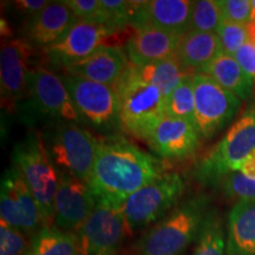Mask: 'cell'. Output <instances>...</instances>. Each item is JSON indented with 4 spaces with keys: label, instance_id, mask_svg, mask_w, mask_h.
<instances>
[{
    "label": "cell",
    "instance_id": "603a6c76",
    "mask_svg": "<svg viewBox=\"0 0 255 255\" xmlns=\"http://www.w3.org/2000/svg\"><path fill=\"white\" fill-rule=\"evenodd\" d=\"M201 73L209 76L241 101L250 100L254 92L255 82L244 71L234 57L226 53L213 60Z\"/></svg>",
    "mask_w": 255,
    "mask_h": 255
},
{
    "label": "cell",
    "instance_id": "ffe728a7",
    "mask_svg": "<svg viewBox=\"0 0 255 255\" xmlns=\"http://www.w3.org/2000/svg\"><path fill=\"white\" fill-rule=\"evenodd\" d=\"M129 63L123 47L104 45L88 58L65 68L64 72L114 87L126 72Z\"/></svg>",
    "mask_w": 255,
    "mask_h": 255
},
{
    "label": "cell",
    "instance_id": "277c9868",
    "mask_svg": "<svg viewBox=\"0 0 255 255\" xmlns=\"http://www.w3.org/2000/svg\"><path fill=\"white\" fill-rule=\"evenodd\" d=\"M255 150V105L248 108L216 144L200 159L195 178L205 186L218 183L240 170L244 161Z\"/></svg>",
    "mask_w": 255,
    "mask_h": 255
},
{
    "label": "cell",
    "instance_id": "52a82bcc",
    "mask_svg": "<svg viewBox=\"0 0 255 255\" xmlns=\"http://www.w3.org/2000/svg\"><path fill=\"white\" fill-rule=\"evenodd\" d=\"M18 108L23 119L31 122L45 121L47 127L58 123L83 122L76 110L68 89L60 76L45 68L32 69L28 72L27 95Z\"/></svg>",
    "mask_w": 255,
    "mask_h": 255
},
{
    "label": "cell",
    "instance_id": "7c38bea8",
    "mask_svg": "<svg viewBox=\"0 0 255 255\" xmlns=\"http://www.w3.org/2000/svg\"><path fill=\"white\" fill-rule=\"evenodd\" d=\"M0 216L1 221L30 237L44 226L36 199L13 165L6 169L1 177Z\"/></svg>",
    "mask_w": 255,
    "mask_h": 255
},
{
    "label": "cell",
    "instance_id": "f546056e",
    "mask_svg": "<svg viewBox=\"0 0 255 255\" xmlns=\"http://www.w3.org/2000/svg\"><path fill=\"white\" fill-rule=\"evenodd\" d=\"M226 196L238 201H255V178L242 175L240 171L223 177L218 183Z\"/></svg>",
    "mask_w": 255,
    "mask_h": 255
},
{
    "label": "cell",
    "instance_id": "4dcf8cb0",
    "mask_svg": "<svg viewBox=\"0 0 255 255\" xmlns=\"http://www.w3.org/2000/svg\"><path fill=\"white\" fill-rule=\"evenodd\" d=\"M0 222V255H24L30 244L26 234L4 221Z\"/></svg>",
    "mask_w": 255,
    "mask_h": 255
},
{
    "label": "cell",
    "instance_id": "e0dca14e",
    "mask_svg": "<svg viewBox=\"0 0 255 255\" xmlns=\"http://www.w3.org/2000/svg\"><path fill=\"white\" fill-rule=\"evenodd\" d=\"M200 138V133L193 123L165 115L146 143L159 157L183 159L197 150Z\"/></svg>",
    "mask_w": 255,
    "mask_h": 255
},
{
    "label": "cell",
    "instance_id": "6da1fadb",
    "mask_svg": "<svg viewBox=\"0 0 255 255\" xmlns=\"http://www.w3.org/2000/svg\"><path fill=\"white\" fill-rule=\"evenodd\" d=\"M162 174L163 162L116 133L100 139L88 183L96 202L122 208L128 197Z\"/></svg>",
    "mask_w": 255,
    "mask_h": 255
},
{
    "label": "cell",
    "instance_id": "484cf974",
    "mask_svg": "<svg viewBox=\"0 0 255 255\" xmlns=\"http://www.w3.org/2000/svg\"><path fill=\"white\" fill-rule=\"evenodd\" d=\"M226 238L223 220L215 209H210L191 255H226Z\"/></svg>",
    "mask_w": 255,
    "mask_h": 255
},
{
    "label": "cell",
    "instance_id": "d6a6232c",
    "mask_svg": "<svg viewBox=\"0 0 255 255\" xmlns=\"http://www.w3.org/2000/svg\"><path fill=\"white\" fill-rule=\"evenodd\" d=\"M225 20L248 25L252 21V0H218Z\"/></svg>",
    "mask_w": 255,
    "mask_h": 255
},
{
    "label": "cell",
    "instance_id": "9c48e42d",
    "mask_svg": "<svg viewBox=\"0 0 255 255\" xmlns=\"http://www.w3.org/2000/svg\"><path fill=\"white\" fill-rule=\"evenodd\" d=\"M78 111L83 124L104 135H116L122 129L119 98L114 87L64 72L60 76Z\"/></svg>",
    "mask_w": 255,
    "mask_h": 255
},
{
    "label": "cell",
    "instance_id": "2e32d148",
    "mask_svg": "<svg viewBox=\"0 0 255 255\" xmlns=\"http://www.w3.org/2000/svg\"><path fill=\"white\" fill-rule=\"evenodd\" d=\"M31 45L21 39L1 44L0 52V85L1 100L9 110L18 108L27 95V68Z\"/></svg>",
    "mask_w": 255,
    "mask_h": 255
},
{
    "label": "cell",
    "instance_id": "f35d334b",
    "mask_svg": "<svg viewBox=\"0 0 255 255\" xmlns=\"http://www.w3.org/2000/svg\"><path fill=\"white\" fill-rule=\"evenodd\" d=\"M255 19V0H252V20Z\"/></svg>",
    "mask_w": 255,
    "mask_h": 255
},
{
    "label": "cell",
    "instance_id": "4316f807",
    "mask_svg": "<svg viewBox=\"0 0 255 255\" xmlns=\"http://www.w3.org/2000/svg\"><path fill=\"white\" fill-rule=\"evenodd\" d=\"M191 75L193 73L165 97V115L188 121L195 126V96Z\"/></svg>",
    "mask_w": 255,
    "mask_h": 255
},
{
    "label": "cell",
    "instance_id": "7402d4cb",
    "mask_svg": "<svg viewBox=\"0 0 255 255\" xmlns=\"http://www.w3.org/2000/svg\"><path fill=\"white\" fill-rule=\"evenodd\" d=\"M222 53V44L218 33L188 31L175 56L188 72L201 73Z\"/></svg>",
    "mask_w": 255,
    "mask_h": 255
},
{
    "label": "cell",
    "instance_id": "ac0fdd59",
    "mask_svg": "<svg viewBox=\"0 0 255 255\" xmlns=\"http://www.w3.org/2000/svg\"><path fill=\"white\" fill-rule=\"evenodd\" d=\"M77 20L64 1H50L39 13L27 19L23 36L31 46L46 49L57 43Z\"/></svg>",
    "mask_w": 255,
    "mask_h": 255
},
{
    "label": "cell",
    "instance_id": "4fadbf2b",
    "mask_svg": "<svg viewBox=\"0 0 255 255\" xmlns=\"http://www.w3.org/2000/svg\"><path fill=\"white\" fill-rule=\"evenodd\" d=\"M115 33L116 30L103 23L77 20L57 43L44 49V52L51 64L64 70L107 45L105 41Z\"/></svg>",
    "mask_w": 255,
    "mask_h": 255
},
{
    "label": "cell",
    "instance_id": "7a4b0ae2",
    "mask_svg": "<svg viewBox=\"0 0 255 255\" xmlns=\"http://www.w3.org/2000/svg\"><path fill=\"white\" fill-rule=\"evenodd\" d=\"M210 209V200L205 195L191 196L178 203L142 235L135 255H182L197 241Z\"/></svg>",
    "mask_w": 255,
    "mask_h": 255
},
{
    "label": "cell",
    "instance_id": "d6986e66",
    "mask_svg": "<svg viewBox=\"0 0 255 255\" xmlns=\"http://www.w3.org/2000/svg\"><path fill=\"white\" fill-rule=\"evenodd\" d=\"M183 36L154 27L135 28L127 40L126 53L130 64L143 66L174 57Z\"/></svg>",
    "mask_w": 255,
    "mask_h": 255
},
{
    "label": "cell",
    "instance_id": "30bf717a",
    "mask_svg": "<svg viewBox=\"0 0 255 255\" xmlns=\"http://www.w3.org/2000/svg\"><path fill=\"white\" fill-rule=\"evenodd\" d=\"M195 96V127L205 139L213 138L225 129L241 107V100L223 89L205 73H193Z\"/></svg>",
    "mask_w": 255,
    "mask_h": 255
},
{
    "label": "cell",
    "instance_id": "3957f363",
    "mask_svg": "<svg viewBox=\"0 0 255 255\" xmlns=\"http://www.w3.org/2000/svg\"><path fill=\"white\" fill-rule=\"evenodd\" d=\"M114 89L119 98L122 129L146 143L159 121L165 116V96L157 88L137 77L130 63Z\"/></svg>",
    "mask_w": 255,
    "mask_h": 255
},
{
    "label": "cell",
    "instance_id": "8992f818",
    "mask_svg": "<svg viewBox=\"0 0 255 255\" xmlns=\"http://www.w3.org/2000/svg\"><path fill=\"white\" fill-rule=\"evenodd\" d=\"M41 137L57 173L88 182L100 139L77 123H58L47 127Z\"/></svg>",
    "mask_w": 255,
    "mask_h": 255
},
{
    "label": "cell",
    "instance_id": "d4e9b609",
    "mask_svg": "<svg viewBox=\"0 0 255 255\" xmlns=\"http://www.w3.org/2000/svg\"><path fill=\"white\" fill-rule=\"evenodd\" d=\"M24 255H82L77 235L43 226L31 237Z\"/></svg>",
    "mask_w": 255,
    "mask_h": 255
},
{
    "label": "cell",
    "instance_id": "ba28073f",
    "mask_svg": "<svg viewBox=\"0 0 255 255\" xmlns=\"http://www.w3.org/2000/svg\"><path fill=\"white\" fill-rule=\"evenodd\" d=\"M184 190L186 182L178 173L162 174L137 190L122 206L128 231H141L163 219L178 205Z\"/></svg>",
    "mask_w": 255,
    "mask_h": 255
},
{
    "label": "cell",
    "instance_id": "cb8c5ba5",
    "mask_svg": "<svg viewBox=\"0 0 255 255\" xmlns=\"http://www.w3.org/2000/svg\"><path fill=\"white\" fill-rule=\"evenodd\" d=\"M131 68L137 77L157 88L165 97L190 75V72L181 65L176 56L143 66H135L131 64Z\"/></svg>",
    "mask_w": 255,
    "mask_h": 255
},
{
    "label": "cell",
    "instance_id": "1f68e13d",
    "mask_svg": "<svg viewBox=\"0 0 255 255\" xmlns=\"http://www.w3.org/2000/svg\"><path fill=\"white\" fill-rule=\"evenodd\" d=\"M105 24L117 32L130 25L131 2L124 0H101Z\"/></svg>",
    "mask_w": 255,
    "mask_h": 255
},
{
    "label": "cell",
    "instance_id": "83f0119b",
    "mask_svg": "<svg viewBox=\"0 0 255 255\" xmlns=\"http://www.w3.org/2000/svg\"><path fill=\"white\" fill-rule=\"evenodd\" d=\"M223 20L218 0H199L193 1L189 31L218 33Z\"/></svg>",
    "mask_w": 255,
    "mask_h": 255
},
{
    "label": "cell",
    "instance_id": "f1b7e54d",
    "mask_svg": "<svg viewBox=\"0 0 255 255\" xmlns=\"http://www.w3.org/2000/svg\"><path fill=\"white\" fill-rule=\"evenodd\" d=\"M218 36L221 40L223 53L234 57L235 53L250 40L248 25L232 23L223 19L218 30Z\"/></svg>",
    "mask_w": 255,
    "mask_h": 255
},
{
    "label": "cell",
    "instance_id": "5bb4252c",
    "mask_svg": "<svg viewBox=\"0 0 255 255\" xmlns=\"http://www.w3.org/2000/svg\"><path fill=\"white\" fill-rule=\"evenodd\" d=\"M96 207V199L87 181L58 174L53 226L62 232L77 234Z\"/></svg>",
    "mask_w": 255,
    "mask_h": 255
},
{
    "label": "cell",
    "instance_id": "836d02e7",
    "mask_svg": "<svg viewBox=\"0 0 255 255\" xmlns=\"http://www.w3.org/2000/svg\"><path fill=\"white\" fill-rule=\"evenodd\" d=\"M64 4L69 6L78 20L97 21L105 24L101 0H65Z\"/></svg>",
    "mask_w": 255,
    "mask_h": 255
},
{
    "label": "cell",
    "instance_id": "44dd1931",
    "mask_svg": "<svg viewBox=\"0 0 255 255\" xmlns=\"http://www.w3.org/2000/svg\"><path fill=\"white\" fill-rule=\"evenodd\" d=\"M226 255H255V201H238L229 212Z\"/></svg>",
    "mask_w": 255,
    "mask_h": 255
},
{
    "label": "cell",
    "instance_id": "74e56055",
    "mask_svg": "<svg viewBox=\"0 0 255 255\" xmlns=\"http://www.w3.org/2000/svg\"><path fill=\"white\" fill-rule=\"evenodd\" d=\"M248 34H250V40L255 44V19L248 24Z\"/></svg>",
    "mask_w": 255,
    "mask_h": 255
},
{
    "label": "cell",
    "instance_id": "e575fe53",
    "mask_svg": "<svg viewBox=\"0 0 255 255\" xmlns=\"http://www.w3.org/2000/svg\"><path fill=\"white\" fill-rule=\"evenodd\" d=\"M244 71L255 82V44L248 40L234 55Z\"/></svg>",
    "mask_w": 255,
    "mask_h": 255
},
{
    "label": "cell",
    "instance_id": "5b68a950",
    "mask_svg": "<svg viewBox=\"0 0 255 255\" xmlns=\"http://www.w3.org/2000/svg\"><path fill=\"white\" fill-rule=\"evenodd\" d=\"M12 162L36 199L44 226H53L58 173L47 155L41 133L30 132L18 142Z\"/></svg>",
    "mask_w": 255,
    "mask_h": 255
},
{
    "label": "cell",
    "instance_id": "d590c367",
    "mask_svg": "<svg viewBox=\"0 0 255 255\" xmlns=\"http://www.w3.org/2000/svg\"><path fill=\"white\" fill-rule=\"evenodd\" d=\"M49 4L50 1L47 0H15L13 6L19 13L27 15L28 19H31Z\"/></svg>",
    "mask_w": 255,
    "mask_h": 255
},
{
    "label": "cell",
    "instance_id": "9a60e30c",
    "mask_svg": "<svg viewBox=\"0 0 255 255\" xmlns=\"http://www.w3.org/2000/svg\"><path fill=\"white\" fill-rule=\"evenodd\" d=\"M131 2L130 26L154 27L184 36L189 31L193 1L189 0H151Z\"/></svg>",
    "mask_w": 255,
    "mask_h": 255
},
{
    "label": "cell",
    "instance_id": "8d00e7d4",
    "mask_svg": "<svg viewBox=\"0 0 255 255\" xmlns=\"http://www.w3.org/2000/svg\"><path fill=\"white\" fill-rule=\"evenodd\" d=\"M240 173L250 178H255V150L245 159L244 163L241 164Z\"/></svg>",
    "mask_w": 255,
    "mask_h": 255
},
{
    "label": "cell",
    "instance_id": "8fae6325",
    "mask_svg": "<svg viewBox=\"0 0 255 255\" xmlns=\"http://www.w3.org/2000/svg\"><path fill=\"white\" fill-rule=\"evenodd\" d=\"M128 232L122 208L96 202V207L77 232L82 255H119Z\"/></svg>",
    "mask_w": 255,
    "mask_h": 255
}]
</instances>
